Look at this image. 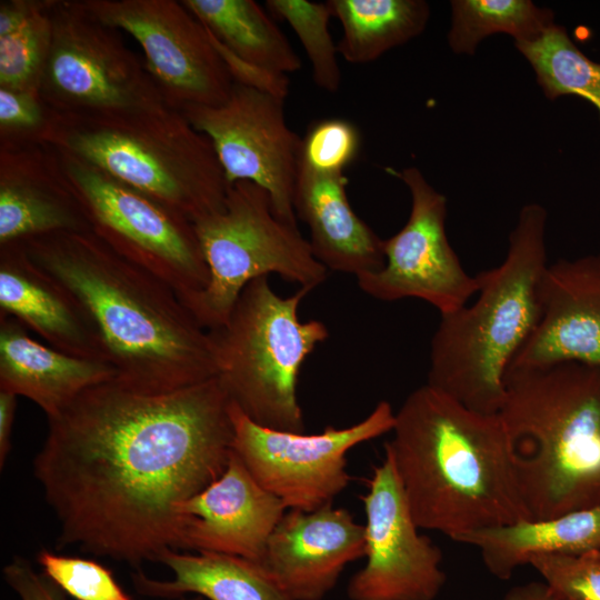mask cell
Masks as SVG:
<instances>
[{"mask_svg": "<svg viewBox=\"0 0 600 600\" xmlns=\"http://www.w3.org/2000/svg\"><path fill=\"white\" fill-rule=\"evenodd\" d=\"M448 43L456 53L473 54L478 44L496 33L514 42L532 41L554 23L552 10L530 0H453Z\"/></svg>", "mask_w": 600, "mask_h": 600, "instance_id": "4316f807", "label": "cell"}, {"mask_svg": "<svg viewBox=\"0 0 600 600\" xmlns=\"http://www.w3.org/2000/svg\"><path fill=\"white\" fill-rule=\"evenodd\" d=\"M43 0H8L0 2V37L18 29Z\"/></svg>", "mask_w": 600, "mask_h": 600, "instance_id": "d590c367", "label": "cell"}, {"mask_svg": "<svg viewBox=\"0 0 600 600\" xmlns=\"http://www.w3.org/2000/svg\"><path fill=\"white\" fill-rule=\"evenodd\" d=\"M17 243L86 309L117 382L160 393L218 377L209 331L173 289L93 232L52 233Z\"/></svg>", "mask_w": 600, "mask_h": 600, "instance_id": "7a4b0ae2", "label": "cell"}, {"mask_svg": "<svg viewBox=\"0 0 600 600\" xmlns=\"http://www.w3.org/2000/svg\"><path fill=\"white\" fill-rule=\"evenodd\" d=\"M100 22L129 33L166 103L181 111L223 103L234 80L210 32L176 0H79Z\"/></svg>", "mask_w": 600, "mask_h": 600, "instance_id": "7c38bea8", "label": "cell"}, {"mask_svg": "<svg viewBox=\"0 0 600 600\" xmlns=\"http://www.w3.org/2000/svg\"><path fill=\"white\" fill-rule=\"evenodd\" d=\"M347 183L343 173L319 174L300 166L293 207L310 229L314 257L327 269L358 277L383 267L384 240L353 211Z\"/></svg>", "mask_w": 600, "mask_h": 600, "instance_id": "7402d4cb", "label": "cell"}, {"mask_svg": "<svg viewBox=\"0 0 600 600\" xmlns=\"http://www.w3.org/2000/svg\"><path fill=\"white\" fill-rule=\"evenodd\" d=\"M540 318L508 368L576 361L600 367V252L548 264Z\"/></svg>", "mask_w": 600, "mask_h": 600, "instance_id": "ac0fdd59", "label": "cell"}, {"mask_svg": "<svg viewBox=\"0 0 600 600\" xmlns=\"http://www.w3.org/2000/svg\"><path fill=\"white\" fill-rule=\"evenodd\" d=\"M158 561L173 572V580L132 574L137 592L156 598H181L194 593L209 600H293L248 559L218 552L181 553L169 549Z\"/></svg>", "mask_w": 600, "mask_h": 600, "instance_id": "cb8c5ba5", "label": "cell"}, {"mask_svg": "<svg viewBox=\"0 0 600 600\" xmlns=\"http://www.w3.org/2000/svg\"><path fill=\"white\" fill-rule=\"evenodd\" d=\"M193 227L209 282L187 308L208 331L228 321L242 290L257 278L276 273L311 291L328 277L298 226L280 220L267 190L252 181L230 183L223 209Z\"/></svg>", "mask_w": 600, "mask_h": 600, "instance_id": "ba28073f", "label": "cell"}, {"mask_svg": "<svg viewBox=\"0 0 600 600\" xmlns=\"http://www.w3.org/2000/svg\"><path fill=\"white\" fill-rule=\"evenodd\" d=\"M361 500L367 561L349 581L350 600H433L446 582L442 552L419 533L388 454Z\"/></svg>", "mask_w": 600, "mask_h": 600, "instance_id": "9a60e30c", "label": "cell"}, {"mask_svg": "<svg viewBox=\"0 0 600 600\" xmlns=\"http://www.w3.org/2000/svg\"><path fill=\"white\" fill-rule=\"evenodd\" d=\"M327 4L342 28L338 52L354 64L374 61L416 38L430 17L423 0H329Z\"/></svg>", "mask_w": 600, "mask_h": 600, "instance_id": "484cf974", "label": "cell"}, {"mask_svg": "<svg viewBox=\"0 0 600 600\" xmlns=\"http://www.w3.org/2000/svg\"><path fill=\"white\" fill-rule=\"evenodd\" d=\"M51 19V47L39 91L49 110L106 113L168 106L120 30L97 20L79 0H54Z\"/></svg>", "mask_w": 600, "mask_h": 600, "instance_id": "30bf717a", "label": "cell"}, {"mask_svg": "<svg viewBox=\"0 0 600 600\" xmlns=\"http://www.w3.org/2000/svg\"><path fill=\"white\" fill-rule=\"evenodd\" d=\"M116 379L111 364L42 344L14 317L0 314V390L23 396L47 418L90 387Z\"/></svg>", "mask_w": 600, "mask_h": 600, "instance_id": "44dd1931", "label": "cell"}, {"mask_svg": "<svg viewBox=\"0 0 600 600\" xmlns=\"http://www.w3.org/2000/svg\"><path fill=\"white\" fill-rule=\"evenodd\" d=\"M16 394L0 390V464L7 460L10 451V436L17 407Z\"/></svg>", "mask_w": 600, "mask_h": 600, "instance_id": "8d00e7d4", "label": "cell"}, {"mask_svg": "<svg viewBox=\"0 0 600 600\" xmlns=\"http://www.w3.org/2000/svg\"><path fill=\"white\" fill-rule=\"evenodd\" d=\"M178 600H203V598L200 597V596H196L193 598H182L181 597V598H178Z\"/></svg>", "mask_w": 600, "mask_h": 600, "instance_id": "f35d334b", "label": "cell"}, {"mask_svg": "<svg viewBox=\"0 0 600 600\" xmlns=\"http://www.w3.org/2000/svg\"><path fill=\"white\" fill-rule=\"evenodd\" d=\"M230 416L232 450L257 482L287 509L312 511L332 504L349 484L348 452L391 432L396 413L388 401H380L363 420L346 428L329 426L313 434L262 427L232 401Z\"/></svg>", "mask_w": 600, "mask_h": 600, "instance_id": "8fae6325", "label": "cell"}, {"mask_svg": "<svg viewBox=\"0 0 600 600\" xmlns=\"http://www.w3.org/2000/svg\"><path fill=\"white\" fill-rule=\"evenodd\" d=\"M0 314L14 317L59 351L108 362L86 309L20 243L0 246Z\"/></svg>", "mask_w": 600, "mask_h": 600, "instance_id": "ffe728a7", "label": "cell"}, {"mask_svg": "<svg viewBox=\"0 0 600 600\" xmlns=\"http://www.w3.org/2000/svg\"><path fill=\"white\" fill-rule=\"evenodd\" d=\"M37 561L43 573L76 600H133L112 571L94 560L41 550Z\"/></svg>", "mask_w": 600, "mask_h": 600, "instance_id": "1f68e13d", "label": "cell"}, {"mask_svg": "<svg viewBox=\"0 0 600 600\" xmlns=\"http://www.w3.org/2000/svg\"><path fill=\"white\" fill-rule=\"evenodd\" d=\"M503 600H560L544 582H529L510 589Z\"/></svg>", "mask_w": 600, "mask_h": 600, "instance_id": "74e56055", "label": "cell"}, {"mask_svg": "<svg viewBox=\"0 0 600 600\" xmlns=\"http://www.w3.org/2000/svg\"><path fill=\"white\" fill-rule=\"evenodd\" d=\"M266 7L271 14L287 21L299 38L310 60L316 86L336 93L341 83V71L338 47L329 30L332 14L327 2L268 0Z\"/></svg>", "mask_w": 600, "mask_h": 600, "instance_id": "f546056e", "label": "cell"}, {"mask_svg": "<svg viewBox=\"0 0 600 600\" xmlns=\"http://www.w3.org/2000/svg\"><path fill=\"white\" fill-rule=\"evenodd\" d=\"M364 552L363 524L347 509L327 504L286 511L258 564L293 600H321Z\"/></svg>", "mask_w": 600, "mask_h": 600, "instance_id": "2e32d148", "label": "cell"}, {"mask_svg": "<svg viewBox=\"0 0 600 600\" xmlns=\"http://www.w3.org/2000/svg\"><path fill=\"white\" fill-rule=\"evenodd\" d=\"M284 503L261 487L231 452L222 474L177 506L180 549L237 556L258 563Z\"/></svg>", "mask_w": 600, "mask_h": 600, "instance_id": "e0dca14e", "label": "cell"}, {"mask_svg": "<svg viewBox=\"0 0 600 600\" xmlns=\"http://www.w3.org/2000/svg\"><path fill=\"white\" fill-rule=\"evenodd\" d=\"M384 443L420 529L451 540L530 520L499 413L471 410L423 384L394 416Z\"/></svg>", "mask_w": 600, "mask_h": 600, "instance_id": "3957f363", "label": "cell"}, {"mask_svg": "<svg viewBox=\"0 0 600 600\" xmlns=\"http://www.w3.org/2000/svg\"><path fill=\"white\" fill-rule=\"evenodd\" d=\"M181 112L211 140L228 184L240 180L259 184L269 193L277 217L298 226L293 198L301 138L287 124L283 98L234 81L223 103L191 106Z\"/></svg>", "mask_w": 600, "mask_h": 600, "instance_id": "4fadbf2b", "label": "cell"}, {"mask_svg": "<svg viewBox=\"0 0 600 600\" xmlns=\"http://www.w3.org/2000/svg\"><path fill=\"white\" fill-rule=\"evenodd\" d=\"M217 42L241 61L288 76L301 60L271 17L252 0H183Z\"/></svg>", "mask_w": 600, "mask_h": 600, "instance_id": "d4e9b609", "label": "cell"}, {"mask_svg": "<svg viewBox=\"0 0 600 600\" xmlns=\"http://www.w3.org/2000/svg\"><path fill=\"white\" fill-rule=\"evenodd\" d=\"M560 600H600V549L578 554H544L529 562Z\"/></svg>", "mask_w": 600, "mask_h": 600, "instance_id": "d6a6232c", "label": "cell"}, {"mask_svg": "<svg viewBox=\"0 0 600 600\" xmlns=\"http://www.w3.org/2000/svg\"><path fill=\"white\" fill-rule=\"evenodd\" d=\"M361 133L342 118L313 122L301 138L300 166L319 174H340L359 156Z\"/></svg>", "mask_w": 600, "mask_h": 600, "instance_id": "4dcf8cb0", "label": "cell"}, {"mask_svg": "<svg viewBox=\"0 0 600 600\" xmlns=\"http://www.w3.org/2000/svg\"><path fill=\"white\" fill-rule=\"evenodd\" d=\"M86 231L90 224L50 148L0 146V246Z\"/></svg>", "mask_w": 600, "mask_h": 600, "instance_id": "d6986e66", "label": "cell"}, {"mask_svg": "<svg viewBox=\"0 0 600 600\" xmlns=\"http://www.w3.org/2000/svg\"><path fill=\"white\" fill-rule=\"evenodd\" d=\"M50 149L91 232L114 252L166 282L187 307L209 282L193 223L97 167Z\"/></svg>", "mask_w": 600, "mask_h": 600, "instance_id": "9c48e42d", "label": "cell"}, {"mask_svg": "<svg viewBox=\"0 0 600 600\" xmlns=\"http://www.w3.org/2000/svg\"><path fill=\"white\" fill-rule=\"evenodd\" d=\"M452 540L477 548L487 570L500 580H508L537 556L599 550L600 506L543 520L474 530Z\"/></svg>", "mask_w": 600, "mask_h": 600, "instance_id": "603a6c76", "label": "cell"}, {"mask_svg": "<svg viewBox=\"0 0 600 600\" xmlns=\"http://www.w3.org/2000/svg\"><path fill=\"white\" fill-rule=\"evenodd\" d=\"M49 114L39 96L0 87V146L39 143Z\"/></svg>", "mask_w": 600, "mask_h": 600, "instance_id": "836d02e7", "label": "cell"}, {"mask_svg": "<svg viewBox=\"0 0 600 600\" xmlns=\"http://www.w3.org/2000/svg\"><path fill=\"white\" fill-rule=\"evenodd\" d=\"M514 46L532 67L547 98H583L600 117V63L583 54L562 26L553 23L537 39Z\"/></svg>", "mask_w": 600, "mask_h": 600, "instance_id": "83f0119b", "label": "cell"}, {"mask_svg": "<svg viewBox=\"0 0 600 600\" xmlns=\"http://www.w3.org/2000/svg\"><path fill=\"white\" fill-rule=\"evenodd\" d=\"M53 1L43 0L18 29L0 37V87L39 96L51 47Z\"/></svg>", "mask_w": 600, "mask_h": 600, "instance_id": "f1b7e54d", "label": "cell"}, {"mask_svg": "<svg viewBox=\"0 0 600 600\" xmlns=\"http://www.w3.org/2000/svg\"><path fill=\"white\" fill-rule=\"evenodd\" d=\"M3 578L21 600H68L51 579L37 572L23 558H14L7 564Z\"/></svg>", "mask_w": 600, "mask_h": 600, "instance_id": "e575fe53", "label": "cell"}, {"mask_svg": "<svg viewBox=\"0 0 600 600\" xmlns=\"http://www.w3.org/2000/svg\"><path fill=\"white\" fill-rule=\"evenodd\" d=\"M39 143L72 154L192 223L223 209L224 171L211 140L169 106L153 110H50Z\"/></svg>", "mask_w": 600, "mask_h": 600, "instance_id": "8992f818", "label": "cell"}, {"mask_svg": "<svg viewBox=\"0 0 600 600\" xmlns=\"http://www.w3.org/2000/svg\"><path fill=\"white\" fill-rule=\"evenodd\" d=\"M499 414L530 520L600 506V367L508 368Z\"/></svg>", "mask_w": 600, "mask_h": 600, "instance_id": "277c9868", "label": "cell"}, {"mask_svg": "<svg viewBox=\"0 0 600 600\" xmlns=\"http://www.w3.org/2000/svg\"><path fill=\"white\" fill-rule=\"evenodd\" d=\"M387 171L408 187L411 210L401 230L383 241V267L356 277L359 288L381 301H427L441 316L463 308L478 293L479 280L463 269L449 243L446 197L416 167Z\"/></svg>", "mask_w": 600, "mask_h": 600, "instance_id": "5bb4252c", "label": "cell"}, {"mask_svg": "<svg viewBox=\"0 0 600 600\" xmlns=\"http://www.w3.org/2000/svg\"><path fill=\"white\" fill-rule=\"evenodd\" d=\"M230 403L218 377L160 393L110 380L48 418L33 469L59 544L134 567L180 549L177 506L217 480L232 452Z\"/></svg>", "mask_w": 600, "mask_h": 600, "instance_id": "6da1fadb", "label": "cell"}, {"mask_svg": "<svg viewBox=\"0 0 600 600\" xmlns=\"http://www.w3.org/2000/svg\"><path fill=\"white\" fill-rule=\"evenodd\" d=\"M280 297L268 277L249 282L228 321L210 330L218 378L230 400L253 422L304 432L297 388L302 363L329 331L319 320L302 322L298 309L309 293Z\"/></svg>", "mask_w": 600, "mask_h": 600, "instance_id": "52a82bcc", "label": "cell"}, {"mask_svg": "<svg viewBox=\"0 0 600 600\" xmlns=\"http://www.w3.org/2000/svg\"><path fill=\"white\" fill-rule=\"evenodd\" d=\"M546 221L542 206H524L504 260L476 274L477 300L441 316L433 333L427 384L471 410L499 413L507 369L538 324Z\"/></svg>", "mask_w": 600, "mask_h": 600, "instance_id": "5b68a950", "label": "cell"}]
</instances>
